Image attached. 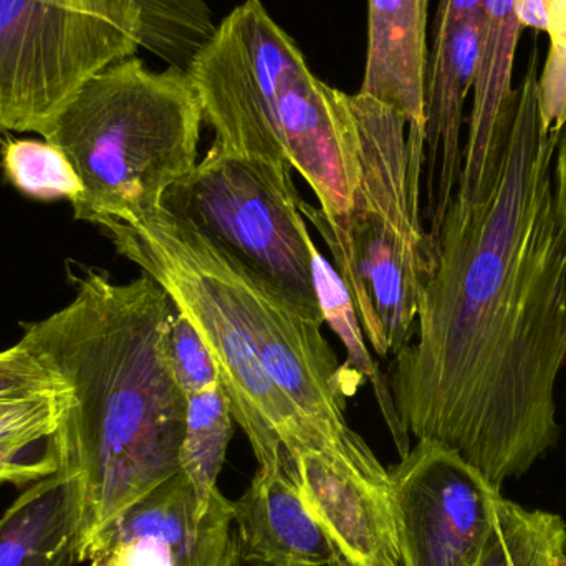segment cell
Returning <instances> with one entry per match:
<instances>
[{
    "label": "cell",
    "instance_id": "cell-10",
    "mask_svg": "<svg viewBox=\"0 0 566 566\" xmlns=\"http://www.w3.org/2000/svg\"><path fill=\"white\" fill-rule=\"evenodd\" d=\"M232 502L216 492L205 515L185 472L129 505L90 545V566H226Z\"/></svg>",
    "mask_w": 566,
    "mask_h": 566
},
{
    "label": "cell",
    "instance_id": "cell-14",
    "mask_svg": "<svg viewBox=\"0 0 566 566\" xmlns=\"http://www.w3.org/2000/svg\"><path fill=\"white\" fill-rule=\"evenodd\" d=\"M429 0H368V46L359 93L408 122L409 165L424 168Z\"/></svg>",
    "mask_w": 566,
    "mask_h": 566
},
{
    "label": "cell",
    "instance_id": "cell-12",
    "mask_svg": "<svg viewBox=\"0 0 566 566\" xmlns=\"http://www.w3.org/2000/svg\"><path fill=\"white\" fill-rule=\"evenodd\" d=\"M482 13L465 17L429 40L426 73L424 192L422 218L436 245L462 172L464 106L481 59Z\"/></svg>",
    "mask_w": 566,
    "mask_h": 566
},
{
    "label": "cell",
    "instance_id": "cell-2",
    "mask_svg": "<svg viewBox=\"0 0 566 566\" xmlns=\"http://www.w3.org/2000/svg\"><path fill=\"white\" fill-rule=\"evenodd\" d=\"M75 282L72 302L19 343L70 391L55 441L83 485V564L109 522L181 471L188 398L169 363V293L146 274L116 283L88 269Z\"/></svg>",
    "mask_w": 566,
    "mask_h": 566
},
{
    "label": "cell",
    "instance_id": "cell-5",
    "mask_svg": "<svg viewBox=\"0 0 566 566\" xmlns=\"http://www.w3.org/2000/svg\"><path fill=\"white\" fill-rule=\"evenodd\" d=\"M202 123L185 69L155 72L133 55L88 80L43 139L65 153L82 181L76 221L103 231L161 208L198 166Z\"/></svg>",
    "mask_w": 566,
    "mask_h": 566
},
{
    "label": "cell",
    "instance_id": "cell-29",
    "mask_svg": "<svg viewBox=\"0 0 566 566\" xmlns=\"http://www.w3.org/2000/svg\"><path fill=\"white\" fill-rule=\"evenodd\" d=\"M226 566H244L239 548L238 534H232L231 551H229L228 564Z\"/></svg>",
    "mask_w": 566,
    "mask_h": 566
},
{
    "label": "cell",
    "instance_id": "cell-25",
    "mask_svg": "<svg viewBox=\"0 0 566 566\" xmlns=\"http://www.w3.org/2000/svg\"><path fill=\"white\" fill-rule=\"evenodd\" d=\"M60 469L55 438L27 448H0V484L25 488Z\"/></svg>",
    "mask_w": 566,
    "mask_h": 566
},
{
    "label": "cell",
    "instance_id": "cell-28",
    "mask_svg": "<svg viewBox=\"0 0 566 566\" xmlns=\"http://www.w3.org/2000/svg\"><path fill=\"white\" fill-rule=\"evenodd\" d=\"M555 155H557L554 181L555 205H557L558 216H560L562 224H564L566 231V125L562 129Z\"/></svg>",
    "mask_w": 566,
    "mask_h": 566
},
{
    "label": "cell",
    "instance_id": "cell-30",
    "mask_svg": "<svg viewBox=\"0 0 566 566\" xmlns=\"http://www.w3.org/2000/svg\"><path fill=\"white\" fill-rule=\"evenodd\" d=\"M333 566H348V565H346L345 562L339 560L338 564H335Z\"/></svg>",
    "mask_w": 566,
    "mask_h": 566
},
{
    "label": "cell",
    "instance_id": "cell-18",
    "mask_svg": "<svg viewBox=\"0 0 566 566\" xmlns=\"http://www.w3.org/2000/svg\"><path fill=\"white\" fill-rule=\"evenodd\" d=\"M234 416L221 385L188 396L179 464L198 495L199 515L208 512L212 497L219 491L218 479L234 436Z\"/></svg>",
    "mask_w": 566,
    "mask_h": 566
},
{
    "label": "cell",
    "instance_id": "cell-11",
    "mask_svg": "<svg viewBox=\"0 0 566 566\" xmlns=\"http://www.w3.org/2000/svg\"><path fill=\"white\" fill-rule=\"evenodd\" d=\"M290 461L306 509L346 565L401 566L389 472L369 474L319 452Z\"/></svg>",
    "mask_w": 566,
    "mask_h": 566
},
{
    "label": "cell",
    "instance_id": "cell-24",
    "mask_svg": "<svg viewBox=\"0 0 566 566\" xmlns=\"http://www.w3.org/2000/svg\"><path fill=\"white\" fill-rule=\"evenodd\" d=\"M65 386L20 343L0 352V401L56 391Z\"/></svg>",
    "mask_w": 566,
    "mask_h": 566
},
{
    "label": "cell",
    "instance_id": "cell-16",
    "mask_svg": "<svg viewBox=\"0 0 566 566\" xmlns=\"http://www.w3.org/2000/svg\"><path fill=\"white\" fill-rule=\"evenodd\" d=\"M83 485L59 469L30 484L0 517V566L80 564Z\"/></svg>",
    "mask_w": 566,
    "mask_h": 566
},
{
    "label": "cell",
    "instance_id": "cell-3",
    "mask_svg": "<svg viewBox=\"0 0 566 566\" xmlns=\"http://www.w3.org/2000/svg\"><path fill=\"white\" fill-rule=\"evenodd\" d=\"M103 232L169 293L208 343L258 465L300 452L349 464L289 399L308 395L332 369L335 352L323 325L163 206Z\"/></svg>",
    "mask_w": 566,
    "mask_h": 566
},
{
    "label": "cell",
    "instance_id": "cell-23",
    "mask_svg": "<svg viewBox=\"0 0 566 566\" xmlns=\"http://www.w3.org/2000/svg\"><path fill=\"white\" fill-rule=\"evenodd\" d=\"M548 53L538 75V108L548 132L566 125V0H548Z\"/></svg>",
    "mask_w": 566,
    "mask_h": 566
},
{
    "label": "cell",
    "instance_id": "cell-15",
    "mask_svg": "<svg viewBox=\"0 0 566 566\" xmlns=\"http://www.w3.org/2000/svg\"><path fill=\"white\" fill-rule=\"evenodd\" d=\"M239 548L251 566H333L338 551L300 494L289 454L258 465L248 491L232 502Z\"/></svg>",
    "mask_w": 566,
    "mask_h": 566
},
{
    "label": "cell",
    "instance_id": "cell-27",
    "mask_svg": "<svg viewBox=\"0 0 566 566\" xmlns=\"http://www.w3.org/2000/svg\"><path fill=\"white\" fill-rule=\"evenodd\" d=\"M547 3L548 0H515V17H517L522 29L545 32L547 30Z\"/></svg>",
    "mask_w": 566,
    "mask_h": 566
},
{
    "label": "cell",
    "instance_id": "cell-26",
    "mask_svg": "<svg viewBox=\"0 0 566 566\" xmlns=\"http://www.w3.org/2000/svg\"><path fill=\"white\" fill-rule=\"evenodd\" d=\"M482 6L484 0H438L431 25V39L448 32L459 20L482 13Z\"/></svg>",
    "mask_w": 566,
    "mask_h": 566
},
{
    "label": "cell",
    "instance_id": "cell-1",
    "mask_svg": "<svg viewBox=\"0 0 566 566\" xmlns=\"http://www.w3.org/2000/svg\"><path fill=\"white\" fill-rule=\"evenodd\" d=\"M537 40L497 179L449 206L415 338L386 373L402 428L458 452L502 491L562 438L555 382L566 361V231L554 195L560 132L538 108Z\"/></svg>",
    "mask_w": 566,
    "mask_h": 566
},
{
    "label": "cell",
    "instance_id": "cell-22",
    "mask_svg": "<svg viewBox=\"0 0 566 566\" xmlns=\"http://www.w3.org/2000/svg\"><path fill=\"white\" fill-rule=\"evenodd\" d=\"M168 356L172 375L186 398L221 385L218 366L208 343L192 325L191 319L179 312L178 306L169 322Z\"/></svg>",
    "mask_w": 566,
    "mask_h": 566
},
{
    "label": "cell",
    "instance_id": "cell-13",
    "mask_svg": "<svg viewBox=\"0 0 566 566\" xmlns=\"http://www.w3.org/2000/svg\"><path fill=\"white\" fill-rule=\"evenodd\" d=\"M515 0H484L482 43L472 88V112L454 201L479 205L491 192L511 135L517 90L515 53L522 35Z\"/></svg>",
    "mask_w": 566,
    "mask_h": 566
},
{
    "label": "cell",
    "instance_id": "cell-4",
    "mask_svg": "<svg viewBox=\"0 0 566 566\" xmlns=\"http://www.w3.org/2000/svg\"><path fill=\"white\" fill-rule=\"evenodd\" d=\"M186 72L214 145L292 166L332 221L352 211L358 136L348 95L310 70L262 0L235 7Z\"/></svg>",
    "mask_w": 566,
    "mask_h": 566
},
{
    "label": "cell",
    "instance_id": "cell-19",
    "mask_svg": "<svg viewBox=\"0 0 566 566\" xmlns=\"http://www.w3.org/2000/svg\"><path fill=\"white\" fill-rule=\"evenodd\" d=\"M566 564V525L560 515L525 509L504 495L478 566H555Z\"/></svg>",
    "mask_w": 566,
    "mask_h": 566
},
{
    "label": "cell",
    "instance_id": "cell-6",
    "mask_svg": "<svg viewBox=\"0 0 566 566\" xmlns=\"http://www.w3.org/2000/svg\"><path fill=\"white\" fill-rule=\"evenodd\" d=\"M348 103L358 136L352 211L329 221L303 199L300 211L322 235L369 348L395 358L415 338L436 245L422 224V181L409 171L405 116L365 93Z\"/></svg>",
    "mask_w": 566,
    "mask_h": 566
},
{
    "label": "cell",
    "instance_id": "cell-21",
    "mask_svg": "<svg viewBox=\"0 0 566 566\" xmlns=\"http://www.w3.org/2000/svg\"><path fill=\"white\" fill-rule=\"evenodd\" d=\"M69 401L66 386L0 401V448H27L55 438Z\"/></svg>",
    "mask_w": 566,
    "mask_h": 566
},
{
    "label": "cell",
    "instance_id": "cell-8",
    "mask_svg": "<svg viewBox=\"0 0 566 566\" xmlns=\"http://www.w3.org/2000/svg\"><path fill=\"white\" fill-rule=\"evenodd\" d=\"M143 42L139 0H0V133L45 138L88 80Z\"/></svg>",
    "mask_w": 566,
    "mask_h": 566
},
{
    "label": "cell",
    "instance_id": "cell-31",
    "mask_svg": "<svg viewBox=\"0 0 566 566\" xmlns=\"http://www.w3.org/2000/svg\"><path fill=\"white\" fill-rule=\"evenodd\" d=\"M555 566H566V564L555 565Z\"/></svg>",
    "mask_w": 566,
    "mask_h": 566
},
{
    "label": "cell",
    "instance_id": "cell-17",
    "mask_svg": "<svg viewBox=\"0 0 566 566\" xmlns=\"http://www.w3.org/2000/svg\"><path fill=\"white\" fill-rule=\"evenodd\" d=\"M313 275H315L316 293H318L319 308L323 313V322L328 325L338 336L345 348V366L358 376L363 382H368L375 391L376 402L379 412L391 432L392 442L398 449L399 458H405L411 451L409 434L402 428L401 419L396 411L392 401L391 388H389L388 375L379 368L378 361L373 358L369 352L365 333L359 325L358 315L352 298L343 285L342 279L336 274L333 265L323 258L318 245L313 242Z\"/></svg>",
    "mask_w": 566,
    "mask_h": 566
},
{
    "label": "cell",
    "instance_id": "cell-9",
    "mask_svg": "<svg viewBox=\"0 0 566 566\" xmlns=\"http://www.w3.org/2000/svg\"><path fill=\"white\" fill-rule=\"evenodd\" d=\"M389 475L401 566H478L502 491L432 441H418Z\"/></svg>",
    "mask_w": 566,
    "mask_h": 566
},
{
    "label": "cell",
    "instance_id": "cell-7",
    "mask_svg": "<svg viewBox=\"0 0 566 566\" xmlns=\"http://www.w3.org/2000/svg\"><path fill=\"white\" fill-rule=\"evenodd\" d=\"M292 166L229 151L208 155L163 199V208L195 226L300 313L325 325L313 239L300 211Z\"/></svg>",
    "mask_w": 566,
    "mask_h": 566
},
{
    "label": "cell",
    "instance_id": "cell-20",
    "mask_svg": "<svg viewBox=\"0 0 566 566\" xmlns=\"http://www.w3.org/2000/svg\"><path fill=\"white\" fill-rule=\"evenodd\" d=\"M2 145V168L10 185L39 201L69 199L75 202L83 192L82 181L59 146L39 139L7 136Z\"/></svg>",
    "mask_w": 566,
    "mask_h": 566
}]
</instances>
